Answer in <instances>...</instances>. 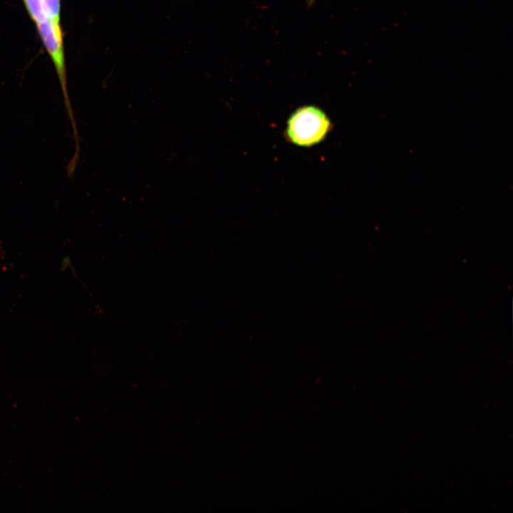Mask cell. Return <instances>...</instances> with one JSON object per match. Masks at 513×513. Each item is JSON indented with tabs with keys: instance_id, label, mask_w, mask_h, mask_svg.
<instances>
[{
	"instance_id": "obj_4",
	"label": "cell",
	"mask_w": 513,
	"mask_h": 513,
	"mask_svg": "<svg viewBox=\"0 0 513 513\" xmlns=\"http://www.w3.org/2000/svg\"><path fill=\"white\" fill-rule=\"evenodd\" d=\"M42 1L47 18L60 24V0H42Z\"/></svg>"
},
{
	"instance_id": "obj_2",
	"label": "cell",
	"mask_w": 513,
	"mask_h": 513,
	"mask_svg": "<svg viewBox=\"0 0 513 513\" xmlns=\"http://www.w3.org/2000/svg\"><path fill=\"white\" fill-rule=\"evenodd\" d=\"M326 113L315 106H304L292 113L287 122L286 135L294 144L309 147L321 142L331 130Z\"/></svg>"
},
{
	"instance_id": "obj_3",
	"label": "cell",
	"mask_w": 513,
	"mask_h": 513,
	"mask_svg": "<svg viewBox=\"0 0 513 513\" xmlns=\"http://www.w3.org/2000/svg\"><path fill=\"white\" fill-rule=\"evenodd\" d=\"M27 11L35 24L45 21L48 18L44 11L42 0H23Z\"/></svg>"
},
{
	"instance_id": "obj_1",
	"label": "cell",
	"mask_w": 513,
	"mask_h": 513,
	"mask_svg": "<svg viewBox=\"0 0 513 513\" xmlns=\"http://www.w3.org/2000/svg\"><path fill=\"white\" fill-rule=\"evenodd\" d=\"M41 39L49 54L55 66L63 93V102L68 118L71 124L76 142L73 157L78 158L80 152V143L74 113L71 107L67 89L66 72L64 60L63 32L59 23L49 19L36 25Z\"/></svg>"
},
{
	"instance_id": "obj_5",
	"label": "cell",
	"mask_w": 513,
	"mask_h": 513,
	"mask_svg": "<svg viewBox=\"0 0 513 513\" xmlns=\"http://www.w3.org/2000/svg\"><path fill=\"white\" fill-rule=\"evenodd\" d=\"M315 0H307L309 5H311Z\"/></svg>"
}]
</instances>
